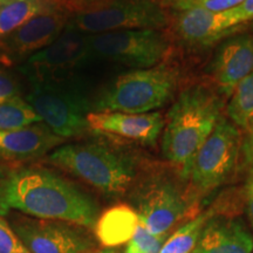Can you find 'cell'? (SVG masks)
<instances>
[{
  "label": "cell",
  "instance_id": "cell-8",
  "mask_svg": "<svg viewBox=\"0 0 253 253\" xmlns=\"http://www.w3.org/2000/svg\"><path fill=\"white\" fill-rule=\"evenodd\" d=\"M26 101L41 122L65 140L84 135L89 129L87 101L63 81L32 82Z\"/></svg>",
  "mask_w": 253,
  "mask_h": 253
},
{
  "label": "cell",
  "instance_id": "cell-28",
  "mask_svg": "<svg viewBox=\"0 0 253 253\" xmlns=\"http://www.w3.org/2000/svg\"><path fill=\"white\" fill-rule=\"evenodd\" d=\"M9 173H6L1 167H0V216H5L9 212L7 199H6V186H7V179Z\"/></svg>",
  "mask_w": 253,
  "mask_h": 253
},
{
  "label": "cell",
  "instance_id": "cell-18",
  "mask_svg": "<svg viewBox=\"0 0 253 253\" xmlns=\"http://www.w3.org/2000/svg\"><path fill=\"white\" fill-rule=\"evenodd\" d=\"M140 221L134 208L126 204L115 205L97 218L95 236L106 249H115L130 242Z\"/></svg>",
  "mask_w": 253,
  "mask_h": 253
},
{
  "label": "cell",
  "instance_id": "cell-26",
  "mask_svg": "<svg viewBox=\"0 0 253 253\" xmlns=\"http://www.w3.org/2000/svg\"><path fill=\"white\" fill-rule=\"evenodd\" d=\"M19 87L14 78L5 69L0 67V102L18 96Z\"/></svg>",
  "mask_w": 253,
  "mask_h": 253
},
{
  "label": "cell",
  "instance_id": "cell-7",
  "mask_svg": "<svg viewBox=\"0 0 253 253\" xmlns=\"http://www.w3.org/2000/svg\"><path fill=\"white\" fill-rule=\"evenodd\" d=\"M90 59L128 66L135 69L160 65L169 42L160 30H125L87 36Z\"/></svg>",
  "mask_w": 253,
  "mask_h": 253
},
{
  "label": "cell",
  "instance_id": "cell-10",
  "mask_svg": "<svg viewBox=\"0 0 253 253\" xmlns=\"http://www.w3.org/2000/svg\"><path fill=\"white\" fill-rule=\"evenodd\" d=\"M11 226L31 253H86L94 248L84 227L66 221L17 217Z\"/></svg>",
  "mask_w": 253,
  "mask_h": 253
},
{
  "label": "cell",
  "instance_id": "cell-6",
  "mask_svg": "<svg viewBox=\"0 0 253 253\" xmlns=\"http://www.w3.org/2000/svg\"><path fill=\"white\" fill-rule=\"evenodd\" d=\"M242 147L240 129L229 119L221 118L213 131L196 154L189 178L190 201L208 195L223 184L235 170Z\"/></svg>",
  "mask_w": 253,
  "mask_h": 253
},
{
  "label": "cell",
  "instance_id": "cell-19",
  "mask_svg": "<svg viewBox=\"0 0 253 253\" xmlns=\"http://www.w3.org/2000/svg\"><path fill=\"white\" fill-rule=\"evenodd\" d=\"M49 0H1L0 1V39H5L28 20L39 14Z\"/></svg>",
  "mask_w": 253,
  "mask_h": 253
},
{
  "label": "cell",
  "instance_id": "cell-30",
  "mask_svg": "<svg viewBox=\"0 0 253 253\" xmlns=\"http://www.w3.org/2000/svg\"><path fill=\"white\" fill-rule=\"evenodd\" d=\"M235 11L242 24L253 20V0H245L242 5L235 7Z\"/></svg>",
  "mask_w": 253,
  "mask_h": 253
},
{
  "label": "cell",
  "instance_id": "cell-25",
  "mask_svg": "<svg viewBox=\"0 0 253 253\" xmlns=\"http://www.w3.org/2000/svg\"><path fill=\"white\" fill-rule=\"evenodd\" d=\"M183 1L211 12H225L238 7L245 0H183Z\"/></svg>",
  "mask_w": 253,
  "mask_h": 253
},
{
  "label": "cell",
  "instance_id": "cell-27",
  "mask_svg": "<svg viewBox=\"0 0 253 253\" xmlns=\"http://www.w3.org/2000/svg\"><path fill=\"white\" fill-rule=\"evenodd\" d=\"M240 153L244 158V162L250 169L253 168V120L250 126L245 129L244 137H242Z\"/></svg>",
  "mask_w": 253,
  "mask_h": 253
},
{
  "label": "cell",
  "instance_id": "cell-20",
  "mask_svg": "<svg viewBox=\"0 0 253 253\" xmlns=\"http://www.w3.org/2000/svg\"><path fill=\"white\" fill-rule=\"evenodd\" d=\"M212 211L194 218L175 231L164 243L160 253H195Z\"/></svg>",
  "mask_w": 253,
  "mask_h": 253
},
{
  "label": "cell",
  "instance_id": "cell-23",
  "mask_svg": "<svg viewBox=\"0 0 253 253\" xmlns=\"http://www.w3.org/2000/svg\"><path fill=\"white\" fill-rule=\"evenodd\" d=\"M166 240L167 236L153 235L140 221L125 253H160Z\"/></svg>",
  "mask_w": 253,
  "mask_h": 253
},
{
  "label": "cell",
  "instance_id": "cell-3",
  "mask_svg": "<svg viewBox=\"0 0 253 253\" xmlns=\"http://www.w3.org/2000/svg\"><path fill=\"white\" fill-rule=\"evenodd\" d=\"M48 162L107 195H125L136 182L132 158L102 142L65 144L48 155Z\"/></svg>",
  "mask_w": 253,
  "mask_h": 253
},
{
  "label": "cell",
  "instance_id": "cell-12",
  "mask_svg": "<svg viewBox=\"0 0 253 253\" xmlns=\"http://www.w3.org/2000/svg\"><path fill=\"white\" fill-rule=\"evenodd\" d=\"M68 9L60 2L49 0L39 14L2 39L8 55L27 59L54 42L67 28Z\"/></svg>",
  "mask_w": 253,
  "mask_h": 253
},
{
  "label": "cell",
  "instance_id": "cell-31",
  "mask_svg": "<svg viewBox=\"0 0 253 253\" xmlns=\"http://www.w3.org/2000/svg\"><path fill=\"white\" fill-rule=\"evenodd\" d=\"M86 253H122L118 249H103V250H97V251H89Z\"/></svg>",
  "mask_w": 253,
  "mask_h": 253
},
{
  "label": "cell",
  "instance_id": "cell-5",
  "mask_svg": "<svg viewBox=\"0 0 253 253\" xmlns=\"http://www.w3.org/2000/svg\"><path fill=\"white\" fill-rule=\"evenodd\" d=\"M62 5V4H61ZM67 27L91 34L125 30H161L166 12L155 0H68Z\"/></svg>",
  "mask_w": 253,
  "mask_h": 253
},
{
  "label": "cell",
  "instance_id": "cell-14",
  "mask_svg": "<svg viewBox=\"0 0 253 253\" xmlns=\"http://www.w3.org/2000/svg\"><path fill=\"white\" fill-rule=\"evenodd\" d=\"M89 129L137 143L154 145L162 134L164 121L158 112L128 114L118 112H90L87 115Z\"/></svg>",
  "mask_w": 253,
  "mask_h": 253
},
{
  "label": "cell",
  "instance_id": "cell-9",
  "mask_svg": "<svg viewBox=\"0 0 253 253\" xmlns=\"http://www.w3.org/2000/svg\"><path fill=\"white\" fill-rule=\"evenodd\" d=\"M134 204L142 224L153 235L167 236L186 217L192 202L172 182L150 178L136 186Z\"/></svg>",
  "mask_w": 253,
  "mask_h": 253
},
{
  "label": "cell",
  "instance_id": "cell-22",
  "mask_svg": "<svg viewBox=\"0 0 253 253\" xmlns=\"http://www.w3.org/2000/svg\"><path fill=\"white\" fill-rule=\"evenodd\" d=\"M40 122L31 104L19 95L0 102V130L21 129Z\"/></svg>",
  "mask_w": 253,
  "mask_h": 253
},
{
  "label": "cell",
  "instance_id": "cell-1",
  "mask_svg": "<svg viewBox=\"0 0 253 253\" xmlns=\"http://www.w3.org/2000/svg\"><path fill=\"white\" fill-rule=\"evenodd\" d=\"M9 209L41 219L60 220L91 230L96 204L68 179L45 168H24L9 173L6 186Z\"/></svg>",
  "mask_w": 253,
  "mask_h": 253
},
{
  "label": "cell",
  "instance_id": "cell-32",
  "mask_svg": "<svg viewBox=\"0 0 253 253\" xmlns=\"http://www.w3.org/2000/svg\"><path fill=\"white\" fill-rule=\"evenodd\" d=\"M0 1H1V0H0Z\"/></svg>",
  "mask_w": 253,
  "mask_h": 253
},
{
  "label": "cell",
  "instance_id": "cell-17",
  "mask_svg": "<svg viewBox=\"0 0 253 253\" xmlns=\"http://www.w3.org/2000/svg\"><path fill=\"white\" fill-rule=\"evenodd\" d=\"M253 237L240 220H209L195 253H252Z\"/></svg>",
  "mask_w": 253,
  "mask_h": 253
},
{
  "label": "cell",
  "instance_id": "cell-4",
  "mask_svg": "<svg viewBox=\"0 0 253 253\" xmlns=\"http://www.w3.org/2000/svg\"><path fill=\"white\" fill-rule=\"evenodd\" d=\"M178 78V69L167 63L126 73L97 94L91 112L151 113L172 99Z\"/></svg>",
  "mask_w": 253,
  "mask_h": 253
},
{
  "label": "cell",
  "instance_id": "cell-2",
  "mask_svg": "<svg viewBox=\"0 0 253 253\" xmlns=\"http://www.w3.org/2000/svg\"><path fill=\"white\" fill-rule=\"evenodd\" d=\"M220 118L219 97L202 84L183 90L168 112L162 135V153L183 178H189L196 154Z\"/></svg>",
  "mask_w": 253,
  "mask_h": 253
},
{
  "label": "cell",
  "instance_id": "cell-13",
  "mask_svg": "<svg viewBox=\"0 0 253 253\" xmlns=\"http://www.w3.org/2000/svg\"><path fill=\"white\" fill-rule=\"evenodd\" d=\"M179 12L173 21L177 36L192 45H209L239 26L235 8L225 12H211L198 6L179 1Z\"/></svg>",
  "mask_w": 253,
  "mask_h": 253
},
{
  "label": "cell",
  "instance_id": "cell-21",
  "mask_svg": "<svg viewBox=\"0 0 253 253\" xmlns=\"http://www.w3.org/2000/svg\"><path fill=\"white\" fill-rule=\"evenodd\" d=\"M227 118L239 129H245L253 120V69L240 81L227 104Z\"/></svg>",
  "mask_w": 253,
  "mask_h": 253
},
{
  "label": "cell",
  "instance_id": "cell-11",
  "mask_svg": "<svg viewBox=\"0 0 253 253\" xmlns=\"http://www.w3.org/2000/svg\"><path fill=\"white\" fill-rule=\"evenodd\" d=\"M89 59L87 34L67 27L54 42L30 56L21 71L31 82L65 81Z\"/></svg>",
  "mask_w": 253,
  "mask_h": 253
},
{
  "label": "cell",
  "instance_id": "cell-16",
  "mask_svg": "<svg viewBox=\"0 0 253 253\" xmlns=\"http://www.w3.org/2000/svg\"><path fill=\"white\" fill-rule=\"evenodd\" d=\"M45 123L0 130V162H27L48 154L63 143Z\"/></svg>",
  "mask_w": 253,
  "mask_h": 253
},
{
  "label": "cell",
  "instance_id": "cell-29",
  "mask_svg": "<svg viewBox=\"0 0 253 253\" xmlns=\"http://www.w3.org/2000/svg\"><path fill=\"white\" fill-rule=\"evenodd\" d=\"M245 196H246V207H248V216L253 226V168L250 169L248 182H246Z\"/></svg>",
  "mask_w": 253,
  "mask_h": 253
},
{
  "label": "cell",
  "instance_id": "cell-15",
  "mask_svg": "<svg viewBox=\"0 0 253 253\" xmlns=\"http://www.w3.org/2000/svg\"><path fill=\"white\" fill-rule=\"evenodd\" d=\"M253 69V33L239 34L218 47L210 74L219 91L231 97L240 81Z\"/></svg>",
  "mask_w": 253,
  "mask_h": 253
},
{
  "label": "cell",
  "instance_id": "cell-24",
  "mask_svg": "<svg viewBox=\"0 0 253 253\" xmlns=\"http://www.w3.org/2000/svg\"><path fill=\"white\" fill-rule=\"evenodd\" d=\"M0 253H31L2 216H0Z\"/></svg>",
  "mask_w": 253,
  "mask_h": 253
}]
</instances>
